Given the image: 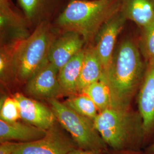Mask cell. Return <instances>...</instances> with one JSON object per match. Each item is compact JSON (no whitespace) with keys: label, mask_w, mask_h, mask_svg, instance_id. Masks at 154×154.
<instances>
[{"label":"cell","mask_w":154,"mask_h":154,"mask_svg":"<svg viewBox=\"0 0 154 154\" xmlns=\"http://www.w3.org/2000/svg\"><path fill=\"white\" fill-rule=\"evenodd\" d=\"M48 102L57 121L70 135L79 149L106 151L108 146L95 128L93 120L77 113L58 99Z\"/></svg>","instance_id":"cell-5"},{"label":"cell","mask_w":154,"mask_h":154,"mask_svg":"<svg viewBox=\"0 0 154 154\" xmlns=\"http://www.w3.org/2000/svg\"><path fill=\"white\" fill-rule=\"evenodd\" d=\"M85 42L82 36L79 33L66 30L53 40L50 48L48 61L60 70L72 57L83 49Z\"/></svg>","instance_id":"cell-11"},{"label":"cell","mask_w":154,"mask_h":154,"mask_svg":"<svg viewBox=\"0 0 154 154\" xmlns=\"http://www.w3.org/2000/svg\"><path fill=\"white\" fill-rule=\"evenodd\" d=\"M48 22H40L26 38L14 47L11 58L12 76L20 82H25L48 60L53 40Z\"/></svg>","instance_id":"cell-4"},{"label":"cell","mask_w":154,"mask_h":154,"mask_svg":"<svg viewBox=\"0 0 154 154\" xmlns=\"http://www.w3.org/2000/svg\"><path fill=\"white\" fill-rule=\"evenodd\" d=\"M85 50L82 49L59 70L58 79L63 94L75 95L80 77Z\"/></svg>","instance_id":"cell-15"},{"label":"cell","mask_w":154,"mask_h":154,"mask_svg":"<svg viewBox=\"0 0 154 154\" xmlns=\"http://www.w3.org/2000/svg\"><path fill=\"white\" fill-rule=\"evenodd\" d=\"M0 28L1 39L14 45L30 35L25 20L12 6L11 0H0Z\"/></svg>","instance_id":"cell-10"},{"label":"cell","mask_w":154,"mask_h":154,"mask_svg":"<svg viewBox=\"0 0 154 154\" xmlns=\"http://www.w3.org/2000/svg\"><path fill=\"white\" fill-rule=\"evenodd\" d=\"M19 106L21 119L34 126L48 130L57 121L53 111L35 99L17 93L13 96Z\"/></svg>","instance_id":"cell-9"},{"label":"cell","mask_w":154,"mask_h":154,"mask_svg":"<svg viewBox=\"0 0 154 154\" xmlns=\"http://www.w3.org/2000/svg\"><path fill=\"white\" fill-rule=\"evenodd\" d=\"M147 65L138 44L132 39H124L116 48L109 69L102 78L110 90L111 107L130 109L143 82Z\"/></svg>","instance_id":"cell-1"},{"label":"cell","mask_w":154,"mask_h":154,"mask_svg":"<svg viewBox=\"0 0 154 154\" xmlns=\"http://www.w3.org/2000/svg\"><path fill=\"white\" fill-rule=\"evenodd\" d=\"M140 29L139 49L147 64H154V20Z\"/></svg>","instance_id":"cell-19"},{"label":"cell","mask_w":154,"mask_h":154,"mask_svg":"<svg viewBox=\"0 0 154 154\" xmlns=\"http://www.w3.org/2000/svg\"><path fill=\"white\" fill-rule=\"evenodd\" d=\"M120 11L141 29L154 20V0H121Z\"/></svg>","instance_id":"cell-14"},{"label":"cell","mask_w":154,"mask_h":154,"mask_svg":"<svg viewBox=\"0 0 154 154\" xmlns=\"http://www.w3.org/2000/svg\"><path fill=\"white\" fill-rule=\"evenodd\" d=\"M76 144L55 125L38 140L18 143L13 154H68Z\"/></svg>","instance_id":"cell-6"},{"label":"cell","mask_w":154,"mask_h":154,"mask_svg":"<svg viewBox=\"0 0 154 154\" xmlns=\"http://www.w3.org/2000/svg\"><path fill=\"white\" fill-rule=\"evenodd\" d=\"M103 75V69L94 47L85 50V56L77 91L81 93L84 88L100 79Z\"/></svg>","instance_id":"cell-16"},{"label":"cell","mask_w":154,"mask_h":154,"mask_svg":"<svg viewBox=\"0 0 154 154\" xmlns=\"http://www.w3.org/2000/svg\"><path fill=\"white\" fill-rule=\"evenodd\" d=\"M65 103L77 113L93 121L99 113L93 101L85 94L73 95L66 100Z\"/></svg>","instance_id":"cell-18"},{"label":"cell","mask_w":154,"mask_h":154,"mask_svg":"<svg viewBox=\"0 0 154 154\" xmlns=\"http://www.w3.org/2000/svg\"><path fill=\"white\" fill-rule=\"evenodd\" d=\"M25 16L32 20L37 16L42 11L46 0H18Z\"/></svg>","instance_id":"cell-21"},{"label":"cell","mask_w":154,"mask_h":154,"mask_svg":"<svg viewBox=\"0 0 154 154\" xmlns=\"http://www.w3.org/2000/svg\"><path fill=\"white\" fill-rule=\"evenodd\" d=\"M81 93L88 95L97 107L99 112L112 106L110 90L102 78L84 88Z\"/></svg>","instance_id":"cell-17"},{"label":"cell","mask_w":154,"mask_h":154,"mask_svg":"<svg viewBox=\"0 0 154 154\" xmlns=\"http://www.w3.org/2000/svg\"><path fill=\"white\" fill-rule=\"evenodd\" d=\"M126 21L119 9L100 28L95 37L94 47L103 66V74L110 66L116 49V39Z\"/></svg>","instance_id":"cell-7"},{"label":"cell","mask_w":154,"mask_h":154,"mask_svg":"<svg viewBox=\"0 0 154 154\" xmlns=\"http://www.w3.org/2000/svg\"><path fill=\"white\" fill-rule=\"evenodd\" d=\"M21 119L18 103L13 97H5L1 99L0 119L8 122L18 121Z\"/></svg>","instance_id":"cell-20"},{"label":"cell","mask_w":154,"mask_h":154,"mask_svg":"<svg viewBox=\"0 0 154 154\" xmlns=\"http://www.w3.org/2000/svg\"><path fill=\"white\" fill-rule=\"evenodd\" d=\"M18 142L6 141L1 142L0 154H13Z\"/></svg>","instance_id":"cell-22"},{"label":"cell","mask_w":154,"mask_h":154,"mask_svg":"<svg viewBox=\"0 0 154 154\" xmlns=\"http://www.w3.org/2000/svg\"><path fill=\"white\" fill-rule=\"evenodd\" d=\"M118 154H139V152H117Z\"/></svg>","instance_id":"cell-25"},{"label":"cell","mask_w":154,"mask_h":154,"mask_svg":"<svg viewBox=\"0 0 154 154\" xmlns=\"http://www.w3.org/2000/svg\"><path fill=\"white\" fill-rule=\"evenodd\" d=\"M137 97L138 112L143 119L147 137L154 132V64L147 65Z\"/></svg>","instance_id":"cell-12"},{"label":"cell","mask_w":154,"mask_h":154,"mask_svg":"<svg viewBox=\"0 0 154 154\" xmlns=\"http://www.w3.org/2000/svg\"><path fill=\"white\" fill-rule=\"evenodd\" d=\"M144 154H154V143L146 149Z\"/></svg>","instance_id":"cell-24"},{"label":"cell","mask_w":154,"mask_h":154,"mask_svg":"<svg viewBox=\"0 0 154 154\" xmlns=\"http://www.w3.org/2000/svg\"><path fill=\"white\" fill-rule=\"evenodd\" d=\"M58 72L59 70L48 60L26 83V93L37 99H57L63 94Z\"/></svg>","instance_id":"cell-8"},{"label":"cell","mask_w":154,"mask_h":154,"mask_svg":"<svg viewBox=\"0 0 154 154\" xmlns=\"http://www.w3.org/2000/svg\"><path fill=\"white\" fill-rule=\"evenodd\" d=\"M121 0H72L57 20L66 30L76 32L85 42L95 38L100 28L120 9Z\"/></svg>","instance_id":"cell-3"},{"label":"cell","mask_w":154,"mask_h":154,"mask_svg":"<svg viewBox=\"0 0 154 154\" xmlns=\"http://www.w3.org/2000/svg\"><path fill=\"white\" fill-rule=\"evenodd\" d=\"M48 130L27 123L8 122L0 119V142L6 141L26 143L44 137Z\"/></svg>","instance_id":"cell-13"},{"label":"cell","mask_w":154,"mask_h":154,"mask_svg":"<svg viewBox=\"0 0 154 154\" xmlns=\"http://www.w3.org/2000/svg\"><path fill=\"white\" fill-rule=\"evenodd\" d=\"M94 123L106 145L116 152H139L147 138L138 111L110 107L99 112Z\"/></svg>","instance_id":"cell-2"},{"label":"cell","mask_w":154,"mask_h":154,"mask_svg":"<svg viewBox=\"0 0 154 154\" xmlns=\"http://www.w3.org/2000/svg\"><path fill=\"white\" fill-rule=\"evenodd\" d=\"M68 154H107L106 152L102 151H97L92 150H86L83 149L76 148L72 150Z\"/></svg>","instance_id":"cell-23"}]
</instances>
